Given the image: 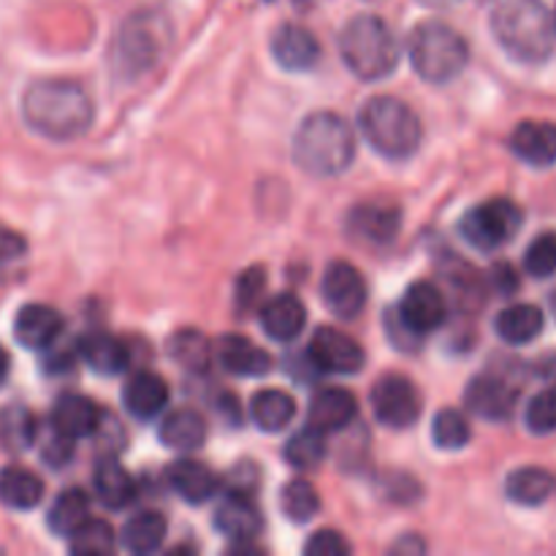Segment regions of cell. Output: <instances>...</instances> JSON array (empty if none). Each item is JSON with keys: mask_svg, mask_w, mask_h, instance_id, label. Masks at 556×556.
Listing matches in <instances>:
<instances>
[{"mask_svg": "<svg viewBox=\"0 0 556 556\" xmlns=\"http://www.w3.org/2000/svg\"><path fill=\"white\" fill-rule=\"evenodd\" d=\"M554 20H556V9H554Z\"/></svg>", "mask_w": 556, "mask_h": 556, "instance_id": "cell-49", "label": "cell"}, {"mask_svg": "<svg viewBox=\"0 0 556 556\" xmlns=\"http://www.w3.org/2000/svg\"><path fill=\"white\" fill-rule=\"evenodd\" d=\"M90 519V497L81 489H65L47 514V527L58 538L68 541L85 521Z\"/></svg>", "mask_w": 556, "mask_h": 556, "instance_id": "cell-31", "label": "cell"}, {"mask_svg": "<svg viewBox=\"0 0 556 556\" xmlns=\"http://www.w3.org/2000/svg\"><path fill=\"white\" fill-rule=\"evenodd\" d=\"M63 334V315L49 304H25L14 318V337L27 351H47Z\"/></svg>", "mask_w": 556, "mask_h": 556, "instance_id": "cell-14", "label": "cell"}, {"mask_svg": "<svg viewBox=\"0 0 556 556\" xmlns=\"http://www.w3.org/2000/svg\"><path fill=\"white\" fill-rule=\"evenodd\" d=\"M358 125L375 152L391 157V161H405L418 150L424 139L421 119L416 117L410 106H405L396 98H372L358 114Z\"/></svg>", "mask_w": 556, "mask_h": 556, "instance_id": "cell-6", "label": "cell"}, {"mask_svg": "<svg viewBox=\"0 0 556 556\" xmlns=\"http://www.w3.org/2000/svg\"><path fill=\"white\" fill-rule=\"evenodd\" d=\"M123 546L130 554H152L166 541V519L155 510H141L123 527Z\"/></svg>", "mask_w": 556, "mask_h": 556, "instance_id": "cell-33", "label": "cell"}, {"mask_svg": "<svg viewBox=\"0 0 556 556\" xmlns=\"http://www.w3.org/2000/svg\"><path fill=\"white\" fill-rule=\"evenodd\" d=\"M286 459L296 470H315L326 459V434L313 427L296 432L288 440Z\"/></svg>", "mask_w": 556, "mask_h": 556, "instance_id": "cell-36", "label": "cell"}, {"mask_svg": "<svg viewBox=\"0 0 556 556\" xmlns=\"http://www.w3.org/2000/svg\"><path fill=\"white\" fill-rule=\"evenodd\" d=\"M340 54L351 74L364 81H378L400 63V43L380 16L362 14L342 27Z\"/></svg>", "mask_w": 556, "mask_h": 556, "instance_id": "cell-4", "label": "cell"}, {"mask_svg": "<svg viewBox=\"0 0 556 556\" xmlns=\"http://www.w3.org/2000/svg\"><path fill=\"white\" fill-rule=\"evenodd\" d=\"M43 500V481L25 467H0V505L9 510H33Z\"/></svg>", "mask_w": 556, "mask_h": 556, "instance_id": "cell-25", "label": "cell"}, {"mask_svg": "<svg viewBox=\"0 0 556 556\" xmlns=\"http://www.w3.org/2000/svg\"><path fill=\"white\" fill-rule=\"evenodd\" d=\"M304 324H307V313L304 304L299 302L293 293H280L271 296L269 302L261 307V329L277 342H291L302 334Z\"/></svg>", "mask_w": 556, "mask_h": 556, "instance_id": "cell-22", "label": "cell"}, {"mask_svg": "<svg viewBox=\"0 0 556 556\" xmlns=\"http://www.w3.org/2000/svg\"><path fill=\"white\" fill-rule=\"evenodd\" d=\"M407 52H410L416 74L432 85H445V81L456 79L470 60L465 38L440 20H427L413 27L410 38H407Z\"/></svg>", "mask_w": 556, "mask_h": 556, "instance_id": "cell-5", "label": "cell"}, {"mask_svg": "<svg viewBox=\"0 0 556 556\" xmlns=\"http://www.w3.org/2000/svg\"><path fill=\"white\" fill-rule=\"evenodd\" d=\"M25 253H27L25 237H20L14 228L0 226V269L11 266L14 261H20Z\"/></svg>", "mask_w": 556, "mask_h": 556, "instance_id": "cell-45", "label": "cell"}, {"mask_svg": "<svg viewBox=\"0 0 556 556\" xmlns=\"http://www.w3.org/2000/svg\"><path fill=\"white\" fill-rule=\"evenodd\" d=\"M92 101L74 79H38L22 92V119L49 141H74L92 125Z\"/></svg>", "mask_w": 556, "mask_h": 556, "instance_id": "cell-1", "label": "cell"}, {"mask_svg": "<svg viewBox=\"0 0 556 556\" xmlns=\"http://www.w3.org/2000/svg\"><path fill=\"white\" fill-rule=\"evenodd\" d=\"M543 326H546V320L535 304H514L497 315L494 329H497L500 340H505L508 345H527L541 334Z\"/></svg>", "mask_w": 556, "mask_h": 556, "instance_id": "cell-29", "label": "cell"}, {"mask_svg": "<svg viewBox=\"0 0 556 556\" xmlns=\"http://www.w3.org/2000/svg\"><path fill=\"white\" fill-rule=\"evenodd\" d=\"M266 288V271L264 269H248L237 280V307L242 313H250L253 307H258V299Z\"/></svg>", "mask_w": 556, "mask_h": 556, "instance_id": "cell-43", "label": "cell"}, {"mask_svg": "<svg viewBox=\"0 0 556 556\" xmlns=\"http://www.w3.org/2000/svg\"><path fill=\"white\" fill-rule=\"evenodd\" d=\"M163 445L174 451H195L206 440V421L195 410H174L161 424Z\"/></svg>", "mask_w": 556, "mask_h": 556, "instance_id": "cell-32", "label": "cell"}, {"mask_svg": "<svg viewBox=\"0 0 556 556\" xmlns=\"http://www.w3.org/2000/svg\"><path fill=\"white\" fill-rule=\"evenodd\" d=\"M521 220L525 215H521L519 204H514L510 199H489L462 217V237L476 250L489 253V250L508 244L521 228Z\"/></svg>", "mask_w": 556, "mask_h": 556, "instance_id": "cell-8", "label": "cell"}, {"mask_svg": "<svg viewBox=\"0 0 556 556\" xmlns=\"http://www.w3.org/2000/svg\"><path fill=\"white\" fill-rule=\"evenodd\" d=\"M168 483L185 503L201 505L217 492V478L206 470V465L193 459H179L168 467Z\"/></svg>", "mask_w": 556, "mask_h": 556, "instance_id": "cell-26", "label": "cell"}, {"mask_svg": "<svg viewBox=\"0 0 556 556\" xmlns=\"http://www.w3.org/2000/svg\"><path fill=\"white\" fill-rule=\"evenodd\" d=\"M101 413L92 405V400L81 394H63L52 407V427L58 432L68 434L71 440L90 438L98 432Z\"/></svg>", "mask_w": 556, "mask_h": 556, "instance_id": "cell-24", "label": "cell"}, {"mask_svg": "<svg viewBox=\"0 0 556 556\" xmlns=\"http://www.w3.org/2000/svg\"><path fill=\"white\" fill-rule=\"evenodd\" d=\"M250 413H253V421L258 424V429H264V432H280V429H286L296 418V402L286 391L264 389L253 396Z\"/></svg>", "mask_w": 556, "mask_h": 556, "instance_id": "cell-34", "label": "cell"}, {"mask_svg": "<svg viewBox=\"0 0 556 556\" xmlns=\"http://www.w3.org/2000/svg\"><path fill=\"white\" fill-rule=\"evenodd\" d=\"M123 405L139 421H150L168 405V386L157 372L141 369L130 375L123 389Z\"/></svg>", "mask_w": 556, "mask_h": 556, "instance_id": "cell-18", "label": "cell"}, {"mask_svg": "<svg viewBox=\"0 0 556 556\" xmlns=\"http://www.w3.org/2000/svg\"><path fill=\"white\" fill-rule=\"evenodd\" d=\"M510 150L530 166H554L556 163V123L527 119L510 136Z\"/></svg>", "mask_w": 556, "mask_h": 556, "instance_id": "cell-20", "label": "cell"}, {"mask_svg": "<svg viewBox=\"0 0 556 556\" xmlns=\"http://www.w3.org/2000/svg\"><path fill=\"white\" fill-rule=\"evenodd\" d=\"M38 438H41V459L47 462L49 467H63L68 465L71 456H74V443L76 440H71L68 434L58 432V429L49 424V432L41 434L38 432Z\"/></svg>", "mask_w": 556, "mask_h": 556, "instance_id": "cell-42", "label": "cell"}, {"mask_svg": "<svg viewBox=\"0 0 556 556\" xmlns=\"http://www.w3.org/2000/svg\"><path fill=\"white\" fill-rule=\"evenodd\" d=\"M304 552H307L309 556H345V554H351V543H348L340 532L320 530L309 538L307 546H304Z\"/></svg>", "mask_w": 556, "mask_h": 556, "instance_id": "cell-44", "label": "cell"}, {"mask_svg": "<svg viewBox=\"0 0 556 556\" xmlns=\"http://www.w3.org/2000/svg\"><path fill=\"white\" fill-rule=\"evenodd\" d=\"M307 358L318 372L326 375H353L364 367L362 345L345 331L331 329V326L315 331L307 348Z\"/></svg>", "mask_w": 556, "mask_h": 556, "instance_id": "cell-12", "label": "cell"}, {"mask_svg": "<svg viewBox=\"0 0 556 556\" xmlns=\"http://www.w3.org/2000/svg\"><path fill=\"white\" fill-rule=\"evenodd\" d=\"M353 237H358L367 244H389L396 237L402 226V215L394 204H386V201H369L353 210L351 220Z\"/></svg>", "mask_w": 556, "mask_h": 556, "instance_id": "cell-17", "label": "cell"}, {"mask_svg": "<svg viewBox=\"0 0 556 556\" xmlns=\"http://www.w3.org/2000/svg\"><path fill=\"white\" fill-rule=\"evenodd\" d=\"M470 438H472L470 424H467V418L462 416L459 410H451L448 407V410H440L438 416H434L432 440L438 448L459 451L470 443Z\"/></svg>", "mask_w": 556, "mask_h": 556, "instance_id": "cell-39", "label": "cell"}, {"mask_svg": "<svg viewBox=\"0 0 556 556\" xmlns=\"http://www.w3.org/2000/svg\"><path fill=\"white\" fill-rule=\"evenodd\" d=\"M505 492H508V497L514 503L527 505V508H538V505L548 503L556 494V476L543 470V467H521V470L508 476Z\"/></svg>", "mask_w": 556, "mask_h": 556, "instance_id": "cell-27", "label": "cell"}, {"mask_svg": "<svg viewBox=\"0 0 556 556\" xmlns=\"http://www.w3.org/2000/svg\"><path fill=\"white\" fill-rule=\"evenodd\" d=\"M418 3L429 5V9H451V5L462 3V0H418Z\"/></svg>", "mask_w": 556, "mask_h": 556, "instance_id": "cell-47", "label": "cell"}, {"mask_svg": "<svg viewBox=\"0 0 556 556\" xmlns=\"http://www.w3.org/2000/svg\"><path fill=\"white\" fill-rule=\"evenodd\" d=\"M394 318L413 340H418V337L432 334V331H438L445 324V318H448V302L438 291V286H432L427 280H418L405 291Z\"/></svg>", "mask_w": 556, "mask_h": 556, "instance_id": "cell-10", "label": "cell"}, {"mask_svg": "<svg viewBox=\"0 0 556 556\" xmlns=\"http://www.w3.org/2000/svg\"><path fill=\"white\" fill-rule=\"evenodd\" d=\"M271 54L286 71H309L320 60V43L307 27L286 22L271 36Z\"/></svg>", "mask_w": 556, "mask_h": 556, "instance_id": "cell-15", "label": "cell"}, {"mask_svg": "<svg viewBox=\"0 0 556 556\" xmlns=\"http://www.w3.org/2000/svg\"><path fill=\"white\" fill-rule=\"evenodd\" d=\"M356 157L353 128L334 112H315L293 136V161L313 177H337Z\"/></svg>", "mask_w": 556, "mask_h": 556, "instance_id": "cell-3", "label": "cell"}, {"mask_svg": "<svg viewBox=\"0 0 556 556\" xmlns=\"http://www.w3.org/2000/svg\"><path fill=\"white\" fill-rule=\"evenodd\" d=\"M9 375H11V356H9V351H5V348L0 345V389H3V386H5Z\"/></svg>", "mask_w": 556, "mask_h": 556, "instance_id": "cell-46", "label": "cell"}, {"mask_svg": "<svg viewBox=\"0 0 556 556\" xmlns=\"http://www.w3.org/2000/svg\"><path fill=\"white\" fill-rule=\"evenodd\" d=\"M280 503L288 519L296 521V525H304V521L315 519V514L320 510L318 492H315L313 483L302 481V478H296V481H291L286 489H282Z\"/></svg>", "mask_w": 556, "mask_h": 556, "instance_id": "cell-38", "label": "cell"}, {"mask_svg": "<svg viewBox=\"0 0 556 556\" xmlns=\"http://www.w3.org/2000/svg\"><path fill=\"white\" fill-rule=\"evenodd\" d=\"M38 443V421L27 407H0V448L5 454H25Z\"/></svg>", "mask_w": 556, "mask_h": 556, "instance_id": "cell-28", "label": "cell"}, {"mask_svg": "<svg viewBox=\"0 0 556 556\" xmlns=\"http://www.w3.org/2000/svg\"><path fill=\"white\" fill-rule=\"evenodd\" d=\"M215 356L226 372L239 378H261L271 369V356L264 348L253 345L248 337L226 334L215 348Z\"/></svg>", "mask_w": 556, "mask_h": 556, "instance_id": "cell-19", "label": "cell"}, {"mask_svg": "<svg viewBox=\"0 0 556 556\" xmlns=\"http://www.w3.org/2000/svg\"><path fill=\"white\" fill-rule=\"evenodd\" d=\"M421 391L405 375H383L372 389V410L383 427L407 429L421 416Z\"/></svg>", "mask_w": 556, "mask_h": 556, "instance_id": "cell-9", "label": "cell"}, {"mask_svg": "<svg viewBox=\"0 0 556 556\" xmlns=\"http://www.w3.org/2000/svg\"><path fill=\"white\" fill-rule=\"evenodd\" d=\"M293 3H296V5H309V3H313V0H293Z\"/></svg>", "mask_w": 556, "mask_h": 556, "instance_id": "cell-48", "label": "cell"}, {"mask_svg": "<svg viewBox=\"0 0 556 556\" xmlns=\"http://www.w3.org/2000/svg\"><path fill=\"white\" fill-rule=\"evenodd\" d=\"M525 269L532 277H552L556 271V231H546L532 239L525 255Z\"/></svg>", "mask_w": 556, "mask_h": 556, "instance_id": "cell-41", "label": "cell"}, {"mask_svg": "<svg viewBox=\"0 0 556 556\" xmlns=\"http://www.w3.org/2000/svg\"><path fill=\"white\" fill-rule=\"evenodd\" d=\"M168 353L174 356V362L182 364L190 372H204V369H210L212 358H215L210 340H206L201 331L193 329H182L177 331V334H172V340H168Z\"/></svg>", "mask_w": 556, "mask_h": 556, "instance_id": "cell-35", "label": "cell"}, {"mask_svg": "<svg viewBox=\"0 0 556 556\" xmlns=\"http://www.w3.org/2000/svg\"><path fill=\"white\" fill-rule=\"evenodd\" d=\"M525 421L527 429L535 434L556 432V386L532 396V402L527 405Z\"/></svg>", "mask_w": 556, "mask_h": 556, "instance_id": "cell-40", "label": "cell"}, {"mask_svg": "<svg viewBox=\"0 0 556 556\" xmlns=\"http://www.w3.org/2000/svg\"><path fill=\"white\" fill-rule=\"evenodd\" d=\"M467 410L486 421H508L519 405V391L497 375H478L465 391Z\"/></svg>", "mask_w": 556, "mask_h": 556, "instance_id": "cell-13", "label": "cell"}, {"mask_svg": "<svg viewBox=\"0 0 556 556\" xmlns=\"http://www.w3.org/2000/svg\"><path fill=\"white\" fill-rule=\"evenodd\" d=\"M500 47L527 65L546 63L556 43L554 11L543 0H500L492 14Z\"/></svg>", "mask_w": 556, "mask_h": 556, "instance_id": "cell-2", "label": "cell"}, {"mask_svg": "<svg viewBox=\"0 0 556 556\" xmlns=\"http://www.w3.org/2000/svg\"><path fill=\"white\" fill-rule=\"evenodd\" d=\"M168 22L155 11H136L125 20L117 38V68L119 74L136 79L161 60L168 47Z\"/></svg>", "mask_w": 556, "mask_h": 556, "instance_id": "cell-7", "label": "cell"}, {"mask_svg": "<svg viewBox=\"0 0 556 556\" xmlns=\"http://www.w3.org/2000/svg\"><path fill=\"white\" fill-rule=\"evenodd\" d=\"M92 483H96L98 500H101L109 510H123L125 505L136 497L134 478L128 476V470H125L117 459L101 462L96 476H92Z\"/></svg>", "mask_w": 556, "mask_h": 556, "instance_id": "cell-30", "label": "cell"}, {"mask_svg": "<svg viewBox=\"0 0 556 556\" xmlns=\"http://www.w3.org/2000/svg\"><path fill=\"white\" fill-rule=\"evenodd\" d=\"M356 396L348 389H320L309 400L307 427L318 429L324 434L340 432V429L351 427V421L356 418Z\"/></svg>", "mask_w": 556, "mask_h": 556, "instance_id": "cell-16", "label": "cell"}, {"mask_svg": "<svg viewBox=\"0 0 556 556\" xmlns=\"http://www.w3.org/2000/svg\"><path fill=\"white\" fill-rule=\"evenodd\" d=\"M324 302L337 318L353 320L367 307V286H364L362 271L348 261H331L324 271L320 282Z\"/></svg>", "mask_w": 556, "mask_h": 556, "instance_id": "cell-11", "label": "cell"}, {"mask_svg": "<svg viewBox=\"0 0 556 556\" xmlns=\"http://www.w3.org/2000/svg\"><path fill=\"white\" fill-rule=\"evenodd\" d=\"M215 527L231 541H253L261 530V510L248 492H231L215 510Z\"/></svg>", "mask_w": 556, "mask_h": 556, "instance_id": "cell-21", "label": "cell"}, {"mask_svg": "<svg viewBox=\"0 0 556 556\" xmlns=\"http://www.w3.org/2000/svg\"><path fill=\"white\" fill-rule=\"evenodd\" d=\"M114 530L101 519H87L74 535L68 538V552L79 556H103L112 554Z\"/></svg>", "mask_w": 556, "mask_h": 556, "instance_id": "cell-37", "label": "cell"}, {"mask_svg": "<svg viewBox=\"0 0 556 556\" xmlns=\"http://www.w3.org/2000/svg\"><path fill=\"white\" fill-rule=\"evenodd\" d=\"M79 358L98 375H119L128 369L130 353L117 337L106 334V331H90L76 345Z\"/></svg>", "mask_w": 556, "mask_h": 556, "instance_id": "cell-23", "label": "cell"}]
</instances>
